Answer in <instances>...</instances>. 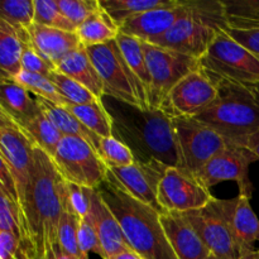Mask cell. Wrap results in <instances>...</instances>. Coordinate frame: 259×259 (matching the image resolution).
Instances as JSON below:
<instances>
[{"instance_id":"83f0119b","label":"cell","mask_w":259,"mask_h":259,"mask_svg":"<svg viewBox=\"0 0 259 259\" xmlns=\"http://www.w3.org/2000/svg\"><path fill=\"white\" fill-rule=\"evenodd\" d=\"M65 108L100 138L113 136V123L101 101L85 105H67Z\"/></svg>"},{"instance_id":"3957f363","label":"cell","mask_w":259,"mask_h":259,"mask_svg":"<svg viewBox=\"0 0 259 259\" xmlns=\"http://www.w3.org/2000/svg\"><path fill=\"white\" fill-rule=\"evenodd\" d=\"M98 190L118 219L129 245L143 259H179L161 223V212L106 180Z\"/></svg>"},{"instance_id":"5b68a950","label":"cell","mask_w":259,"mask_h":259,"mask_svg":"<svg viewBox=\"0 0 259 259\" xmlns=\"http://www.w3.org/2000/svg\"><path fill=\"white\" fill-rule=\"evenodd\" d=\"M227 28L223 0H187L186 14L168 32L147 43L200 58Z\"/></svg>"},{"instance_id":"e0dca14e","label":"cell","mask_w":259,"mask_h":259,"mask_svg":"<svg viewBox=\"0 0 259 259\" xmlns=\"http://www.w3.org/2000/svg\"><path fill=\"white\" fill-rule=\"evenodd\" d=\"M187 12V0H181L174 8L148 10L129 18L119 27V32L149 42L168 32Z\"/></svg>"},{"instance_id":"2e32d148","label":"cell","mask_w":259,"mask_h":259,"mask_svg":"<svg viewBox=\"0 0 259 259\" xmlns=\"http://www.w3.org/2000/svg\"><path fill=\"white\" fill-rule=\"evenodd\" d=\"M167 168L168 167L157 161L147 163L134 162L131 166L109 168L108 181L138 201L163 214L157 200V194L159 182Z\"/></svg>"},{"instance_id":"6da1fadb","label":"cell","mask_w":259,"mask_h":259,"mask_svg":"<svg viewBox=\"0 0 259 259\" xmlns=\"http://www.w3.org/2000/svg\"><path fill=\"white\" fill-rule=\"evenodd\" d=\"M101 103L113 123V136L131 149L136 162L157 161L184 168L172 118L163 110H146L110 96H104Z\"/></svg>"},{"instance_id":"c3c4849f","label":"cell","mask_w":259,"mask_h":259,"mask_svg":"<svg viewBox=\"0 0 259 259\" xmlns=\"http://www.w3.org/2000/svg\"><path fill=\"white\" fill-rule=\"evenodd\" d=\"M207 259H220V258H218L217 255H214V254H210L209 258H207Z\"/></svg>"},{"instance_id":"d590c367","label":"cell","mask_w":259,"mask_h":259,"mask_svg":"<svg viewBox=\"0 0 259 259\" xmlns=\"http://www.w3.org/2000/svg\"><path fill=\"white\" fill-rule=\"evenodd\" d=\"M34 23L56 29L76 32V27L63 15L57 0H34Z\"/></svg>"},{"instance_id":"ac0fdd59","label":"cell","mask_w":259,"mask_h":259,"mask_svg":"<svg viewBox=\"0 0 259 259\" xmlns=\"http://www.w3.org/2000/svg\"><path fill=\"white\" fill-rule=\"evenodd\" d=\"M89 197H90L89 217L98 233L101 247L105 253V259L113 258L123 250L132 249L118 219L105 204L100 192L98 190L89 189Z\"/></svg>"},{"instance_id":"60d3db41","label":"cell","mask_w":259,"mask_h":259,"mask_svg":"<svg viewBox=\"0 0 259 259\" xmlns=\"http://www.w3.org/2000/svg\"><path fill=\"white\" fill-rule=\"evenodd\" d=\"M66 191H67V200L70 206L75 211L80 219L88 217L90 211V197H89V189L80 186V185L71 184L66 181Z\"/></svg>"},{"instance_id":"4dcf8cb0","label":"cell","mask_w":259,"mask_h":259,"mask_svg":"<svg viewBox=\"0 0 259 259\" xmlns=\"http://www.w3.org/2000/svg\"><path fill=\"white\" fill-rule=\"evenodd\" d=\"M80 222L81 219L70 206L67 195H66L65 210L61 215L60 225H58L57 245L61 249L65 250L67 254L72 255L76 259H89V257H85L81 253L80 247H78V225H80Z\"/></svg>"},{"instance_id":"7bdbcfd3","label":"cell","mask_w":259,"mask_h":259,"mask_svg":"<svg viewBox=\"0 0 259 259\" xmlns=\"http://www.w3.org/2000/svg\"><path fill=\"white\" fill-rule=\"evenodd\" d=\"M245 148L249 149L250 152H253V153L257 156L258 161H259V129L257 132H255L254 134H252V136L248 138L247 143H245Z\"/></svg>"},{"instance_id":"9a60e30c","label":"cell","mask_w":259,"mask_h":259,"mask_svg":"<svg viewBox=\"0 0 259 259\" xmlns=\"http://www.w3.org/2000/svg\"><path fill=\"white\" fill-rule=\"evenodd\" d=\"M218 96V86L201 70L182 78L164 99L161 106L171 118H195L206 110Z\"/></svg>"},{"instance_id":"8d00e7d4","label":"cell","mask_w":259,"mask_h":259,"mask_svg":"<svg viewBox=\"0 0 259 259\" xmlns=\"http://www.w3.org/2000/svg\"><path fill=\"white\" fill-rule=\"evenodd\" d=\"M100 156L104 163L108 166V168L126 167L136 162V158H134L131 149L114 136L101 138Z\"/></svg>"},{"instance_id":"44dd1931","label":"cell","mask_w":259,"mask_h":259,"mask_svg":"<svg viewBox=\"0 0 259 259\" xmlns=\"http://www.w3.org/2000/svg\"><path fill=\"white\" fill-rule=\"evenodd\" d=\"M27 32L33 48L55 66L65 56L82 46L76 32L56 29L35 23L27 28Z\"/></svg>"},{"instance_id":"4316f807","label":"cell","mask_w":259,"mask_h":259,"mask_svg":"<svg viewBox=\"0 0 259 259\" xmlns=\"http://www.w3.org/2000/svg\"><path fill=\"white\" fill-rule=\"evenodd\" d=\"M100 7L113 19L118 28L129 18L148 10L174 8L181 0H99Z\"/></svg>"},{"instance_id":"ee69618b","label":"cell","mask_w":259,"mask_h":259,"mask_svg":"<svg viewBox=\"0 0 259 259\" xmlns=\"http://www.w3.org/2000/svg\"><path fill=\"white\" fill-rule=\"evenodd\" d=\"M46 259H76V258L72 257V255L67 254L65 250H62L58 245H56V247H53L52 249L47 253V257H46Z\"/></svg>"},{"instance_id":"f546056e","label":"cell","mask_w":259,"mask_h":259,"mask_svg":"<svg viewBox=\"0 0 259 259\" xmlns=\"http://www.w3.org/2000/svg\"><path fill=\"white\" fill-rule=\"evenodd\" d=\"M116 43H118L119 48H120L121 53H123L124 58L128 62L129 67L132 68L137 77L142 81L144 88L148 91H151V76H149L148 66H147L146 55H144L143 50V42L136 37H131L124 33L119 32L118 37H116Z\"/></svg>"},{"instance_id":"7402d4cb","label":"cell","mask_w":259,"mask_h":259,"mask_svg":"<svg viewBox=\"0 0 259 259\" xmlns=\"http://www.w3.org/2000/svg\"><path fill=\"white\" fill-rule=\"evenodd\" d=\"M56 70L85 86L99 100L104 98V83L83 46L65 56L56 65Z\"/></svg>"},{"instance_id":"ba28073f","label":"cell","mask_w":259,"mask_h":259,"mask_svg":"<svg viewBox=\"0 0 259 259\" xmlns=\"http://www.w3.org/2000/svg\"><path fill=\"white\" fill-rule=\"evenodd\" d=\"M63 180L96 190L108 180L109 168L95 148L77 137H63L52 156Z\"/></svg>"},{"instance_id":"7dc6e473","label":"cell","mask_w":259,"mask_h":259,"mask_svg":"<svg viewBox=\"0 0 259 259\" xmlns=\"http://www.w3.org/2000/svg\"><path fill=\"white\" fill-rule=\"evenodd\" d=\"M253 90V93L255 94V96H257V99L259 100V83H257V85L255 86H252V88H250Z\"/></svg>"},{"instance_id":"d6986e66","label":"cell","mask_w":259,"mask_h":259,"mask_svg":"<svg viewBox=\"0 0 259 259\" xmlns=\"http://www.w3.org/2000/svg\"><path fill=\"white\" fill-rule=\"evenodd\" d=\"M161 223L179 259H207L211 254L182 212H163Z\"/></svg>"},{"instance_id":"4fadbf2b","label":"cell","mask_w":259,"mask_h":259,"mask_svg":"<svg viewBox=\"0 0 259 259\" xmlns=\"http://www.w3.org/2000/svg\"><path fill=\"white\" fill-rule=\"evenodd\" d=\"M214 196L196 175L168 167L158 186L157 200L163 212H187L206 206Z\"/></svg>"},{"instance_id":"8992f818","label":"cell","mask_w":259,"mask_h":259,"mask_svg":"<svg viewBox=\"0 0 259 259\" xmlns=\"http://www.w3.org/2000/svg\"><path fill=\"white\" fill-rule=\"evenodd\" d=\"M85 48L104 83V96L146 110L152 109L148 91L129 67L116 40Z\"/></svg>"},{"instance_id":"603a6c76","label":"cell","mask_w":259,"mask_h":259,"mask_svg":"<svg viewBox=\"0 0 259 259\" xmlns=\"http://www.w3.org/2000/svg\"><path fill=\"white\" fill-rule=\"evenodd\" d=\"M0 109L4 110L18 124H24L42 113L37 99L13 80H2Z\"/></svg>"},{"instance_id":"484cf974","label":"cell","mask_w":259,"mask_h":259,"mask_svg":"<svg viewBox=\"0 0 259 259\" xmlns=\"http://www.w3.org/2000/svg\"><path fill=\"white\" fill-rule=\"evenodd\" d=\"M76 33L83 47H93L115 40L119 34V28L100 7V9L96 10L76 29Z\"/></svg>"},{"instance_id":"1f68e13d","label":"cell","mask_w":259,"mask_h":259,"mask_svg":"<svg viewBox=\"0 0 259 259\" xmlns=\"http://www.w3.org/2000/svg\"><path fill=\"white\" fill-rule=\"evenodd\" d=\"M228 28L249 29L259 27V0H235L225 2Z\"/></svg>"},{"instance_id":"bcb514c9","label":"cell","mask_w":259,"mask_h":259,"mask_svg":"<svg viewBox=\"0 0 259 259\" xmlns=\"http://www.w3.org/2000/svg\"><path fill=\"white\" fill-rule=\"evenodd\" d=\"M240 259H259V249H255L253 252L248 253V254L243 255Z\"/></svg>"},{"instance_id":"5bb4252c","label":"cell","mask_w":259,"mask_h":259,"mask_svg":"<svg viewBox=\"0 0 259 259\" xmlns=\"http://www.w3.org/2000/svg\"><path fill=\"white\" fill-rule=\"evenodd\" d=\"M255 161H258L257 156L248 148L230 144L210 159L196 177L209 190L220 182L234 181L238 184L240 196L252 199L253 185L249 180V166Z\"/></svg>"},{"instance_id":"74e56055","label":"cell","mask_w":259,"mask_h":259,"mask_svg":"<svg viewBox=\"0 0 259 259\" xmlns=\"http://www.w3.org/2000/svg\"><path fill=\"white\" fill-rule=\"evenodd\" d=\"M22 38L23 43H24L22 56V71L37 73V75L48 77L53 71H56V66L48 60H46L45 57H42L33 48V46L30 45L29 34H28L27 29H22Z\"/></svg>"},{"instance_id":"ffe728a7","label":"cell","mask_w":259,"mask_h":259,"mask_svg":"<svg viewBox=\"0 0 259 259\" xmlns=\"http://www.w3.org/2000/svg\"><path fill=\"white\" fill-rule=\"evenodd\" d=\"M222 201L242 257L255 250L254 244L259 242V219L250 206V199L238 195Z\"/></svg>"},{"instance_id":"9c48e42d","label":"cell","mask_w":259,"mask_h":259,"mask_svg":"<svg viewBox=\"0 0 259 259\" xmlns=\"http://www.w3.org/2000/svg\"><path fill=\"white\" fill-rule=\"evenodd\" d=\"M143 50L151 76L149 103L151 108L161 109L169 91L189 73L199 70V58L147 42H143Z\"/></svg>"},{"instance_id":"d6a6232c","label":"cell","mask_w":259,"mask_h":259,"mask_svg":"<svg viewBox=\"0 0 259 259\" xmlns=\"http://www.w3.org/2000/svg\"><path fill=\"white\" fill-rule=\"evenodd\" d=\"M13 81L27 89L29 93L34 94L37 98H42L60 106L70 105V101L60 93L55 83L46 76L22 71Z\"/></svg>"},{"instance_id":"836d02e7","label":"cell","mask_w":259,"mask_h":259,"mask_svg":"<svg viewBox=\"0 0 259 259\" xmlns=\"http://www.w3.org/2000/svg\"><path fill=\"white\" fill-rule=\"evenodd\" d=\"M34 0H3L0 3V19L17 29H27L34 23Z\"/></svg>"},{"instance_id":"7c38bea8","label":"cell","mask_w":259,"mask_h":259,"mask_svg":"<svg viewBox=\"0 0 259 259\" xmlns=\"http://www.w3.org/2000/svg\"><path fill=\"white\" fill-rule=\"evenodd\" d=\"M211 254L220 259H240L239 245L233 234L223 201L214 199L205 207L182 212Z\"/></svg>"},{"instance_id":"7a4b0ae2","label":"cell","mask_w":259,"mask_h":259,"mask_svg":"<svg viewBox=\"0 0 259 259\" xmlns=\"http://www.w3.org/2000/svg\"><path fill=\"white\" fill-rule=\"evenodd\" d=\"M66 195V181L52 157L35 147L34 167L22 209L29 243L37 259H46L47 253L57 245Z\"/></svg>"},{"instance_id":"8fae6325","label":"cell","mask_w":259,"mask_h":259,"mask_svg":"<svg viewBox=\"0 0 259 259\" xmlns=\"http://www.w3.org/2000/svg\"><path fill=\"white\" fill-rule=\"evenodd\" d=\"M35 147L37 144L27 132L0 109V158L4 159L14 175L20 206L32 177Z\"/></svg>"},{"instance_id":"b9f144b4","label":"cell","mask_w":259,"mask_h":259,"mask_svg":"<svg viewBox=\"0 0 259 259\" xmlns=\"http://www.w3.org/2000/svg\"><path fill=\"white\" fill-rule=\"evenodd\" d=\"M227 33L232 35L238 43L247 48L250 53L259 60V27L249 28V29H235V28H227Z\"/></svg>"},{"instance_id":"ab89813d","label":"cell","mask_w":259,"mask_h":259,"mask_svg":"<svg viewBox=\"0 0 259 259\" xmlns=\"http://www.w3.org/2000/svg\"><path fill=\"white\" fill-rule=\"evenodd\" d=\"M78 247L85 257H89L90 253H95L99 257L105 259V253L101 247L100 239L89 214L88 217L81 219L78 225Z\"/></svg>"},{"instance_id":"cb8c5ba5","label":"cell","mask_w":259,"mask_h":259,"mask_svg":"<svg viewBox=\"0 0 259 259\" xmlns=\"http://www.w3.org/2000/svg\"><path fill=\"white\" fill-rule=\"evenodd\" d=\"M22 29L0 19V73L2 80H14L22 72Z\"/></svg>"},{"instance_id":"d4e9b609","label":"cell","mask_w":259,"mask_h":259,"mask_svg":"<svg viewBox=\"0 0 259 259\" xmlns=\"http://www.w3.org/2000/svg\"><path fill=\"white\" fill-rule=\"evenodd\" d=\"M35 99H37L43 113L51 119V121L55 124L56 128L61 132L63 137H77V138L83 139L88 143H90L100 154V137L86 128L65 106L56 105L51 101L45 100L42 98H37V96H35Z\"/></svg>"},{"instance_id":"f6af8a7d","label":"cell","mask_w":259,"mask_h":259,"mask_svg":"<svg viewBox=\"0 0 259 259\" xmlns=\"http://www.w3.org/2000/svg\"><path fill=\"white\" fill-rule=\"evenodd\" d=\"M110 259H143V258H142L138 253L134 252L133 249H126V250H123V252H120L119 254L114 255V257Z\"/></svg>"},{"instance_id":"30bf717a","label":"cell","mask_w":259,"mask_h":259,"mask_svg":"<svg viewBox=\"0 0 259 259\" xmlns=\"http://www.w3.org/2000/svg\"><path fill=\"white\" fill-rule=\"evenodd\" d=\"M182 166L197 175L217 154L230 146L228 139L194 118H172Z\"/></svg>"},{"instance_id":"e575fe53","label":"cell","mask_w":259,"mask_h":259,"mask_svg":"<svg viewBox=\"0 0 259 259\" xmlns=\"http://www.w3.org/2000/svg\"><path fill=\"white\" fill-rule=\"evenodd\" d=\"M48 78L55 83L60 93L70 101V105H85V104H94L101 101L93 93H90L85 86L70 78L68 76L58 72L57 70L53 71L48 76Z\"/></svg>"},{"instance_id":"f35d334b","label":"cell","mask_w":259,"mask_h":259,"mask_svg":"<svg viewBox=\"0 0 259 259\" xmlns=\"http://www.w3.org/2000/svg\"><path fill=\"white\" fill-rule=\"evenodd\" d=\"M58 8L77 29L90 15L100 9L99 0H57Z\"/></svg>"},{"instance_id":"52a82bcc","label":"cell","mask_w":259,"mask_h":259,"mask_svg":"<svg viewBox=\"0 0 259 259\" xmlns=\"http://www.w3.org/2000/svg\"><path fill=\"white\" fill-rule=\"evenodd\" d=\"M199 62L214 82L228 81L248 88L259 83V60L225 29L215 37Z\"/></svg>"},{"instance_id":"f1b7e54d","label":"cell","mask_w":259,"mask_h":259,"mask_svg":"<svg viewBox=\"0 0 259 259\" xmlns=\"http://www.w3.org/2000/svg\"><path fill=\"white\" fill-rule=\"evenodd\" d=\"M20 126L27 132V134L33 139L37 147L43 149L51 157L55 154L58 143L63 138L61 132L56 128L55 124L43 111L34 119L22 124Z\"/></svg>"},{"instance_id":"277c9868","label":"cell","mask_w":259,"mask_h":259,"mask_svg":"<svg viewBox=\"0 0 259 259\" xmlns=\"http://www.w3.org/2000/svg\"><path fill=\"white\" fill-rule=\"evenodd\" d=\"M214 83L218 86L217 99L194 119L209 125L230 143L244 147L259 129V100L248 86L228 81Z\"/></svg>"}]
</instances>
